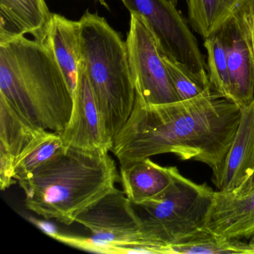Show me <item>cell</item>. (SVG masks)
<instances>
[{
    "mask_svg": "<svg viewBox=\"0 0 254 254\" xmlns=\"http://www.w3.org/2000/svg\"><path fill=\"white\" fill-rule=\"evenodd\" d=\"M242 108L212 89L184 101L150 105L135 100L127 121L113 138L120 166L173 154L218 169L231 146Z\"/></svg>",
    "mask_w": 254,
    "mask_h": 254,
    "instance_id": "1",
    "label": "cell"
},
{
    "mask_svg": "<svg viewBox=\"0 0 254 254\" xmlns=\"http://www.w3.org/2000/svg\"><path fill=\"white\" fill-rule=\"evenodd\" d=\"M0 99L35 127L64 131L73 92L47 41L22 36L0 44Z\"/></svg>",
    "mask_w": 254,
    "mask_h": 254,
    "instance_id": "2",
    "label": "cell"
},
{
    "mask_svg": "<svg viewBox=\"0 0 254 254\" xmlns=\"http://www.w3.org/2000/svg\"><path fill=\"white\" fill-rule=\"evenodd\" d=\"M26 208L45 219L70 225L121 182L115 161L104 150L64 145L48 161L17 181Z\"/></svg>",
    "mask_w": 254,
    "mask_h": 254,
    "instance_id": "3",
    "label": "cell"
},
{
    "mask_svg": "<svg viewBox=\"0 0 254 254\" xmlns=\"http://www.w3.org/2000/svg\"><path fill=\"white\" fill-rule=\"evenodd\" d=\"M81 25V59L113 139L133 111L136 91L126 43L104 17L86 11Z\"/></svg>",
    "mask_w": 254,
    "mask_h": 254,
    "instance_id": "4",
    "label": "cell"
},
{
    "mask_svg": "<svg viewBox=\"0 0 254 254\" xmlns=\"http://www.w3.org/2000/svg\"><path fill=\"white\" fill-rule=\"evenodd\" d=\"M215 191L180 172L160 196L135 205L142 221V240L154 246L169 247L190 237L205 227Z\"/></svg>",
    "mask_w": 254,
    "mask_h": 254,
    "instance_id": "5",
    "label": "cell"
},
{
    "mask_svg": "<svg viewBox=\"0 0 254 254\" xmlns=\"http://www.w3.org/2000/svg\"><path fill=\"white\" fill-rule=\"evenodd\" d=\"M126 43L136 99L150 105L180 101L155 36L139 14H130Z\"/></svg>",
    "mask_w": 254,
    "mask_h": 254,
    "instance_id": "6",
    "label": "cell"
},
{
    "mask_svg": "<svg viewBox=\"0 0 254 254\" xmlns=\"http://www.w3.org/2000/svg\"><path fill=\"white\" fill-rule=\"evenodd\" d=\"M130 14L142 16L155 36L162 53L207 77L198 42L184 16L170 0H122Z\"/></svg>",
    "mask_w": 254,
    "mask_h": 254,
    "instance_id": "7",
    "label": "cell"
},
{
    "mask_svg": "<svg viewBox=\"0 0 254 254\" xmlns=\"http://www.w3.org/2000/svg\"><path fill=\"white\" fill-rule=\"evenodd\" d=\"M124 191L114 188L76 218L92 237L106 246L108 254H124L126 247L149 245L142 240V224ZM160 247V246H157Z\"/></svg>",
    "mask_w": 254,
    "mask_h": 254,
    "instance_id": "8",
    "label": "cell"
},
{
    "mask_svg": "<svg viewBox=\"0 0 254 254\" xmlns=\"http://www.w3.org/2000/svg\"><path fill=\"white\" fill-rule=\"evenodd\" d=\"M227 56L232 100L241 108L254 101V0L218 31Z\"/></svg>",
    "mask_w": 254,
    "mask_h": 254,
    "instance_id": "9",
    "label": "cell"
},
{
    "mask_svg": "<svg viewBox=\"0 0 254 254\" xmlns=\"http://www.w3.org/2000/svg\"><path fill=\"white\" fill-rule=\"evenodd\" d=\"M60 135L65 146L87 151H109L112 148L113 139L108 136L103 117L81 60L73 92L72 114Z\"/></svg>",
    "mask_w": 254,
    "mask_h": 254,
    "instance_id": "10",
    "label": "cell"
},
{
    "mask_svg": "<svg viewBox=\"0 0 254 254\" xmlns=\"http://www.w3.org/2000/svg\"><path fill=\"white\" fill-rule=\"evenodd\" d=\"M240 121L222 164L212 171L217 191L233 192L254 169V101L242 107Z\"/></svg>",
    "mask_w": 254,
    "mask_h": 254,
    "instance_id": "11",
    "label": "cell"
},
{
    "mask_svg": "<svg viewBox=\"0 0 254 254\" xmlns=\"http://www.w3.org/2000/svg\"><path fill=\"white\" fill-rule=\"evenodd\" d=\"M205 227L228 239H251L254 236V191L238 196L215 191Z\"/></svg>",
    "mask_w": 254,
    "mask_h": 254,
    "instance_id": "12",
    "label": "cell"
},
{
    "mask_svg": "<svg viewBox=\"0 0 254 254\" xmlns=\"http://www.w3.org/2000/svg\"><path fill=\"white\" fill-rule=\"evenodd\" d=\"M52 14L45 0H0V44L25 35L44 42Z\"/></svg>",
    "mask_w": 254,
    "mask_h": 254,
    "instance_id": "13",
    "label": "cell"
},
{
    "mask_svg": "<svg viewBox=\"0 0 254 254\" xmlns=\"http://www.w3.org/2000/svg\"><path fill=\"white\" fill-rule=\"evenodd\" d=\"M124 192L133 205L152 200L164 192L174 182L178 168L164 167L149 158L120 166Z\"/></svg>",
    "mask_w": 254,
    "mask_h": 254,
    "instance_id": "14",
    "label": "cell"
},
{
    "mask_svg": "<svg viewBox=\"0 0 254 254\" xmlns=\"http://www.w3.org/2000/svg\"><path fill=\"white\" fill-rule=\"evenodd\" d=\"M81 25L58 14H52L45 41L63 71L72 92L76 87L81 62Z\"/></svg>",
    "mask_w": 254,
    "mask_h": 254,
    "instance_id": "15",
    "label": "cell"
},
{
    "mask_svg": "<svg viewBox=\"0 0 254 254\" xmlns=\"http://www.w3.org/2000/svg\"><path fill=\"white\" fill-rule=\"evenodd\" d=\"M250 0H187L189 23L203 40L218 33Z\"/></svg>",
    "mask_w": 254,
    "mask_h": 254,
    "instance_id": "16",
    "label": "cell"
},
{
    "mask_svg": "<svg viewBox=\"0 0 254 254\" xmlns=\"http://www.w3.org/2000/svg\"><path fill=\"white\" fill-rule=\"evenodd\" d=\"M44 130L26 121L0 99V149L5 151L14 163Z\"/></svg>",
    "mask_w": 254,
    "mask_h": 254,
    "instance_id": "17",
    "label": "cell"
},
{
    "mask_svg": "<svg viewBox=\"0 0 254 254\" xmlns=\"http://www.w3.org/2000/svg\"><path fill=\"white\" fill-rule=\"evenodd\" d=\"M172 254H250L248 243L228 239L203 227L192 236L171 245Z\"/></svg>",
    "mask_w": 254,
    "mask_h": 254,
    "instance_id": "18",
    "label": "cell"
},
{
    "mask_svg": "<svg viewBox=\"0 0 254 254\" xmlns=\"http://www.w3.org/2000/svg\"><path fill=\"white\" fill-rule=\"evenodd\" d=\"M60 133L44 130L20 155L14 166L15 181L27 177L52 158L64 146Z\"/></svg>",
    "mask_w": 254,
    "mask_h": 254,
    "instance_id": "19",
    "label": "cell"
},
{
    "mask_svg": "<svg viewBox=\"0 0 254 254\" xmlns=\"http://www.w3.org/2000/svg\"><path fill=\"white\" fill-rule=\"evenodd\" d=\"M203 47L206 51V71L210 88L232 99L227 56L218 34L205 39Z\"/></svg>",
    "mask_w": 254,
    "mask_h": 254,
    "instance_id": "20",
    "label": "cell"
},
{
    "mask_svg": "<svg viewBox=\"0 0 254 254\" xmlns=\"http://www.w3.org/2000/svg\"><path fill=\"white\" fill-rule=\"evenodd\" d=\"M162 56L180 101L192 99L210 88L207 77L194 73L185 65L163 53Z\"/></svg>",
    "mask_w": 254,
    "mask_h": 254,
    "instance_id": "21",
    "label": "cell"
},
{
    "mask_svg": "<svg viewBox=\"0 0 254 254\" xmlns=\"http://www.w3.org/2000/svg\"><path fill=\"white\" fill-rule=\"evenodd\" d=\"M254 191V169L246 180L233 191V194L238 196L245 195Z\"/></svg>",
    "mask_w": 254,
    "mask_h": 254,
    "instance_id": "22",
    "label": "cell"
},
{
    "mask_svg": "<svg viewBox=\"0 0 254 254\" xmlns=\"http://www.w3.org/2000/svg\"><path fill=\"white\" fill-rule=\"evenodd\" d=\"M34 223L37 224L39 227L40 229L43 230V231L45 232L47 235L51 237L53 235H54L55 233H57V230L55 228L54 226L52 225V224H48V223L44 222V221H35Z\"/></svg>",
    "mask_w": 254,
    "mask_h": 254,
    "instance_id": "23",
    "label": "cell"
},
{
    "mask_svg": "<svg viewBox=\"0 0 254 254\" xmlns=\"http://www.w3.org/2000/svg\"><path fill=\"white\" fill-rule=\"evenodd\" d=\"M251 241L248 242L250 248V254H254V236L251 237Z\"/></svg>",
    "mask_w": 254,
    "mask_h": 254,
    "instance_id": "24",
    "label": "cell"
},
{
    "mask_svg": "<svg viewBox=\"0 0 254 254\" xmlns=\"http://www.w3.org/2000/svg\"><path fill=\"white\" fill-rule=\"evenodd\" d=\"M97 1H99V2H100L102 5H103L105 8H108V5L107 4L106 0H97Z\"/></svg>",
    "mask_w": 254,
    "mask_h": 254,
    "instance_id": "25",
    "label": "cell"
},
{
    "mask_svg": "<svg viewBox=\"0 0 254 254\" xmlns=\"http://www.w3.org/2000/svg\"><path fill=\"white\" fill-rule=\"evenodd\" d=\"M170 1H172L173 3H175V5H176L177 2H178V0H170Z\"/></svg>",
    "mask_w": 254,
    "mask_h": 254,
    "instance_id": "26",
    "label": "cell"
}]
</instances>
